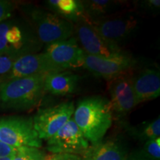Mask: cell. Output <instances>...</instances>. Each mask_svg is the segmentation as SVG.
Wrapping results in <instances>:
<instances>
[{
    "instance_id": "1",
    "label": "cell",
    "mask_w": 160,
    "mask_h": 160,
    "mask_svg": "<svg viewBox=\"0 0 160 160\" xmlns=\"http://www.w3.org/2000/svg\"><path fill=\"white\" fill-rule=\"evenodd\" d=\"M73 116L83 136L92 145L102 140L113 119L110 100L99 96L80 100Z\"/></svg>"
},
{
    "instance_id": "2",
    "label": "cell",
    "mask_w": 160,
    "mask_h": 160,
    "mask_svg": "<svg viewBox=\"0 0 160 160\" xmlns=\"http://www.w3.org/2000/svg\"><path fill=\"white\" fill-rule=\"evenodd\" d=\"M46 75L10 79L0 85V107L3 109L27 111L39 105L46 93Z\"/></svg>"
},
{
    "instance_id": "3",
    "label": "cell",
    "mask_w": 160,
    "mask_h": 160,
    "mask_svg": "<svg viewBox=\"0 0 160 160\" xmlns=\"http://www.w3.org/2000/svg\"><path fill=\"white\" fill-rule=\"evenodd\" d=\"M42 45L34 30L27 24L9 19L0 23V55L33 54Z\"/></svg>"
},
{
    "instance_id": "4",
    "label": "cell",
    "mask_w": 160,
    "mask_h": 160,
    "mask_svg": "<svg viewBox=\"0 0 160 160\" xmlns=\"http://www.w3.org/2000/svg\"><path fill=\"white\" fill-rule=\"evenodd\" d=\"M24 11L29 17L36 34L42 45H48L73 37L74 24L51 11L33 5L26 6Z\"/></svg>"
},
{
    "instance_id": "5",
    "label": "cell",
    "mask_w": 160,
    "mask_h": 160,
    "mask_svg": "<svg viewBox=\"0 0 160 160\" xmlns=\"http://www.w3.org/2000/svg\"><path fill=\"white\" fill-rule=\"evenodd\" d=\"M140 22L141 19L136 12L128 11H119L89 23L105 40L121 47L137 33Z\"/></svg>"
},
{
    "instance_id": "6",
    "label": "cell",
    "mask_w": 160,
    "mask_h": 160,
    "mask_svg": "<svg viewBox=\"0 0 160 160\" xmlns=\"http://www.w3.org/2000/svg\"><path fill=\"white\" fill-rule=\"evenodd\" d=\"M0 142L14 148H40L42 142L33 128V119L7 117L0 119Z\"/></svg>"
},
{
    "instance_id": "7",
    "label": "cell",
    "mask_w": 160,
    "mask_h": 160,
    "mask_svg": "<svg viewBox=\"0 0 160 160\" xmlns=\"http://www.w3.org/2000/svg\"><path fill=\"white\" fill-rule=\"evenodd\" d=\"M74 110L73 102L68 101L38 110L32 119L39 139L48 140L53 137L68 122Z\"/></svg>"
},
{
    "instance_id": "8",
    "label": "cell",
    "mask_w": 160,
    "mask_h": 160,
    "mask_svg": "<svg viewBox=\"0 0 160 160\" xmlns=\"http://www.w3.org/2000/svg\"><path fill=\"white\" fill-rule=\"evenodd\" d=\"M80 47L85 54L101 58H117L129 53L121 47L113 45L102 37L88 21L74 24V33Z\"/></svg>"
},
{
    "instance_id": "9",
    "label": "cell",
    "mask_w": 160,
    "mask_h": 160,
    "mask_svg": "<svg viewBox=\"0 0 160 160\" xmlns=\"http://www.w3.org/2000/svg\"><path fill=\"white\" fill-rule=\"evenodd\" d=\"M89 146L88 141L83 136L73 117L47 140V150L51 153H71L82 157Z\"/></svg>"
},
{
    "instance_id": "10",
    "label": "cell",
    "mask_w": 160,
    "mask_h": 160,
    "mask_svg": "<svg viewBox=\"0 0 160 160\" xmlns=\"http://www.w3.org/2000/svg\"><path fill=\"white\" fill-rule=\"evenodd\" d=\"M137 62L131 55L117 58H101L85 54L83 67L96 77L108 81L128 73Z\"/></svg>"
},
{
    "instance_id": "11",
    "label": "cell",
    "mask_w": 160,
    "mask_h": 160,
    "mask_svg": "<svg viewBox=\"0 0 160 160\" xmlns=\"http://www.w3.org/2000/svg\"><path fill=\"white\" fill-rule=\"evenodd\" d=\"M45 53L53 64L64 71L83 67L85 53L74 37L49 44Z\"/></svg>"
},
{
    "instance_id": "12",
    "label": "cell",
    "mask_w": 160,
    "mask_h": 160,
    "mask_svg": "<svg viewBox=\"0 0 160 160\" xmlns=\"http://www.w3.org/2000/svg\"><path fill=\"white\" fill-rule=\"evenodd\" d=\"M109 82L110 102L113 114L118 118L126 117L137 105L132 77L126 73Z\"/></svg>"
},
{
    "instance_id": "13",
    "label": "cell",
    "mask_w": 160,
    "mask_h": 160,
    "mask_svg": "<svg viewBox=\"0 0 160 160\" xmlns=\"http://www.w3.org/2000/svg\"><path fill=\"white\" fill-rule=\"evenodd\" d=\"M63 71L53 63L45 52L33 53L18 58L8 80L36 75H47Z\"/></svg>"
},
{
    "instance_id": "14",
    "label": "cell",
    "mask_w": 160,
    "mask_h": 160,
    "mask_svg": "<svg viewBox=\"0 0 160 160\" xmlns=\"http://www.w3.org/2000/svg\"><path fill=\"white\" fill-rule=\"evenodd\" d=\"M137 104L157 99L160 95V73L157 69L147 68L132 77Z\"/></svg>"
},
{
    "instance_id": "15",
    "label": "cell",
    "mask_w": 160,
    "mask_h": 160,
    "mask_svg": "<svg viewBox=\"0 0 160 160\" xmlns=\"http://www.w3.org/2000/svg\"><path fill=\"white\" fill-rule=\"evenodd\" d=\"M128 153L122 143L108 140L93 144L82 155L83 160H125Z\"/></svg>"
},
{
    "instance_id": "16",
    "label": "cell",
    "mask_w": 160,
    "mask_h": 160,
    "mask_svg": "<svg viewBox=\"0 0 160 160\" xmlns=\"http://www.w3.org/2000/svg\"><path fill=\"white\" fill-rule=\"evenodd\" d=\"M79 77L71 71L54 72L45 76V89L53 95H70L76 92Z\"/></svg>"
},
{
    "instance_id": "17",
    "label": "cell",
    "mask_w": 160,
    "mask_h": 160,
    "mask_svg": "<svg viewBox=\"0 0 160 160\" xmlns=\"http://www.w3.org/2000/svg\"><path fill=\"white\" fill-rule=\"evenodd\" d=\"M46 4L50 11L73 24L88 21L83 5L79 0H48Z\"/></svg>"
},
{
    "instance_id": "18",
    "label": "cell",
    "mask_w": 160,
    "mask_h": 160,
    "mask_svg": "<svg viewBox=\"0 0 160 160\" xmlns=\"http://www.w3.org/2000/svg\"><path fill=\"white\" fill-rule=\"evenodd\" d=\"M88 22L122 11L126 2L117 0H84L82 1Z\"/></svg>"
},
{
    "instance_id": "19",
    "label": "cell",
    "mask_w": 160,
    "mask_h": 160,
    "mask_svg": "<svg viewBox=\"0 0 160 160\" xmlns=\"http://www.w3.org/2000/svg\"><path fill=\"white\" fill-rule=\"evenodd\" d=\"M131 133L143 142L159 138L160 117H158L152 121L144 122L139 127L131 128Z\"/></svg>"
},
{
    "instance_id": "20",
    "label": "cell",
    "mask_w": 160,
    "mask_h": 160,
    "mask_svg": "<svg viewBox=\"0 0 160 160\" xmlns=\"http://www.w3.org/2000/svg\"><path fill=\"white\" fill-rule=\"evenodd\" d=\"M46 153L37 148H18L13 160H45Z\"/></svg>"
},
{
    "instance_id": "21",
    "label": "cell",
    "mask_w": 160,
    "mask_h": 160,
    "mask_svg": "<svg viewBox=\"0 0 160 160\" xmlns=\"http://www.w3.org/2000/svg\"><path fill=\"white\" fill-rule=\"evenodd\" d=\"M18 57L9 55H0V85L8 79L11 71Z\"/></svg>"
},
{
    "instance_id": "22",
    "label": "cell",
    "mask_w": 160,
    "mask_h": 160,
    "mask_svg": "<svg viewBox=\"0 0 160 160\" xmlns=\"http://www.w3.org/2000/svg\"><path fill=\"white\" fill-rule=\"evenodd\" d=\"M141 153L150 160L160 159V138L149 140L145 142Z\"/></svg>"
},
{
    "instance_id": "23",
    "label": "cell",
    "mask_w": 160,
    "mask_h": 160,
    "mask_svg": "<svg viewBox=\"0 0 160 160\" xmlns=\"http://www.w3.org/2000/svg\"><path fill=\"white\" fill-rule=\"evenodd\" d=\"M14 10V4L11 1L0 0V23L11 18Z\"/></svg>"
},
{
    "instance_id": "24",
    "label": "cell",
    "mask_w": 160,
    "mask_h": 160,
    "mask_svg": "<svg viewBox=\"0 0 160 160\" xmlns=\"http://www.w3.org/2000/svg\"><path fill=\"white\" fill-rule=\"evenodd\" d=\"M138 5L140 8L149 13H157L160 9L159 0H144L139 2Z\"/></svg>"
},
{
    "instance_id": "25",
    "label": "cell",
    "mask_w": 160,
    "mask_h": 160,
    "mask_svg": "<svg viewBox=\"0 0 160 160\" xmlns=\"http://www.w3.org/2000/svg\"><path fill=\"white\" fill-rule=\"evenodd\" d=\"M45 160H83L81 156L71 153H51L47 154Z\"/></svg>"
},
{
    "instance_id": "26",
    "label": "cell",
    "mask_w": 160,
    "mask_h": 160,
    "mask_svg": "<svg viewBox=\"0 0 160 160\" xmlns=\"http://www.w3.org/2000/svg\"><path fill=\"white\" fill-rule=\"evenodd\" d=\"M17 151V148L12 147L0 142V158H4L14 155Z\"/></svg>"
},
{
    "instance_id": "27",
    "label": "cell",
    "mask_w": 160,
    "mask_h": 160,
    "mask_svg": "<svg viewBox=\"0 0 160 160\" xmlns=\"http://www.w3.org/2000/svg\"><path fill=\"white\" fill-rule=\"evenodd\" d=\"M125 160H150L145 157L140 151H136L132 152L130 154L128 155Z\"/></svg>"
},
{
    "instance_id": "28",
    "label": "cell",
    "mask_w": 160,
    "mask_h": 160,
    "mask_svg": "<svg viewBox=\"0 0 160 160\" xmlns=\"http://www.w3.org/2000/svg\"><path fill=\"white\" fill-rule=\"evenodd\" d=\"M14 155H12V156H10V157H4V158H0V160H13V157H14Z\"/></svg>"
}]
</instances>
